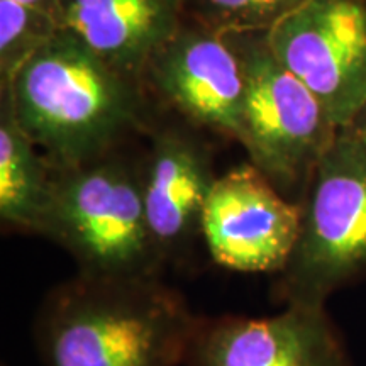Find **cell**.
I'll use <instances>...</instances> for the list:
<instances>
[{
    "label": "cell",
    "mask_w": 366,
    "mask_h": 366,
    "mask_svg": "<svg viewBox=\"0 0 366 366\" xmlns=\"http://www.w3.org/2000/svg\"><path fill=\"white\" fill-rule=\"evenodd\" d=\"M195 319L164 277L75 273L46 292L33 340L44 366H183Z\"/></svg>",
    "instance_id": "1"
},
{
    "label": "cell",
    "mask_w": 366,
    "mask_h": 366,
    "mask_svg": "<svg viewBox=\"0 0 366 366\" xmlns=\"http://www.w3.org/2000/svg\"><path fill=\"white\" fill-rule=\"evenodd\" d=\"M129 76L59 29L2 84L17 122L48 162L75 167L116 149L139 122Z\"/></svg>",
    "instance_id": "2"
},
{
    "label": "cell",
    "mask_w": 366,
    "mask_h": 366,
    "mask_svg": "<svg viewBox=\"0 0 366 366\" xmlns=\"http://www.w3.org/2000/svg\"><path fill=\"white\" fill-rule=\"evenodd\" d=\"M143 162L116 148L75 167H53L41 236L70 254L75 273L94 278L164 277L167 268L146 219Z\"/></svg>",
    "instance_id": "3"
},
{
    "label": "cell",
    "mask_w": 366,
    "mask_h": 366,
    "mask_svg": "<svg viewBox=\"0 0 366 366\" xmlns=\"http://www.w3.org/2000/svg\"><path fill=\"white\" fill-rule=\"evenodd\" d=\"M295 251L273 280L282 305H327L366 280V131L337 129L302 197Z\"/></svg>",
    "instance_id": "4"
},
{
    "label": "cell",
    "mask_w": 366,
    "mask_h": 366,
    "mask_svg": "<svg viewBox=\"0 0 366 366\" xmlns=\"http://www.w3.org/2000/svg\"><path fill=\"white\" fill-rule=\"evenodd\" d=\"M229 36L244 75L237 141L249 163L300 204L337 127L312 92L274 56L264 34Z\"/></svg>",
    "instance_id": "5"
},
{
    "label": "cell",
    "mask_w": 366,
    "mask_h": 366,
    "mask_svg": "<svg viewBox=\"0 0 366 366\" xmlns=\"http://www.w3.org/2000/svg\"><path fill=\"white\" fill-rule=\"evenodd\" d=\"M264 38L337 129L353 124L366 105V0H304Z\"/></svg>",
    "instance_id": "6"
},
{
    "label": "cell",
    "mask_w": 366,
    "mask_h": 366,
    "mask_svg": "<svg viewBox=\"0 0 366 366\" xmlns=\"http://www.w3.org/2000/svg\"><path fill=\"white\" fill-rule=\"evenodd\" d=\"M302 226V205L287 199L254 164L217 177L202 212V244L214 263L234 273L285 269Z\"/></svg>",
    "instance_id": "7"
},
{
    "label": "cell",
    "mask_w": 366,
    "mask_h": 366,
    "mask_svg": "<svg viewBox=\"0 0 366 366\" xmlns=\"http://www.w3.org/2000/svg\"><path fill=\"white\" fill-rule=\"evenodd\" d=\"M183 366H353L327 305H283L264 317L199 315Z\"/></svg>",
    "instance_id": "8"
},
{
    "label": "cell",
    "mask_w": 366,
    "mask_h": 366,
    "mask_svg": "<svg viewBox=\"0 0 366 366\" xmlns=\"http://www.w3.org/2000/svg\"><path fill=\"white\" fill-rule=\"evenodd\" d=\"M146 71L182 116L237 141L244 75L231 36L200 24H182L154 53Z\"/></svg>",
    "instance_id": "9"
},
{
    "label": "cell",
    "mask_w": 366,
    "mask_h": 366,
    "mask_svg": "<svg viewBox=\"0 0 366 366\" xmlns=\"http://www.w3.org/2000/svg\"><path fill=\"white\" fill-rule=\"evenodd\" d=\"M212 154L202 141L180 129L153 136L143 162L146 219L167 268H187L202 242V212L214 182Z\"/></svg>",
    "instance_id": "10"
},
{
    "label": "cell",
    "mask_w": 366,
    "mask_h": 366,
    "mask_svg": "<svg viewBox=\"0 0 366 366\" xmlns=\"http://www.w3.org/2000/svg\"><path fill=\"white\" fill-rule=\"evenodd\" d=\"M185 0H59V27L136 79L182 27Z\"/></svg>",
    "instance_id": "11"
},
{
    "label": "cell",
    "mask_w": 366,
    "mask_h": 366,
    "mask_svg": "<svg viewBox=\"0 0 366 366\" xmlns=\"http://www.w3.org/2000/svg\"><path fill=\"white\" fill-rule=\"evenodd\" d=\"M53 183V164L22 131L2 95L0 109V222L4 232L41 236Z\"/></svg>",
    "instance_id": "12"
},
{
    "label": "cell",
    "mask_w": 366,
    "mask_h": 366,
    "mask_svg": "<svg viewBox=\"0 0 366 366\" xmlns=\"http://www.w3.org/2000/svg\"><path fill=\"white\" fill-rule=\"evenodd\" d=\"M304 0H185L200 26L222 34H267Z\"/></svg>",
    "instance_id": "13"
},
{
    "label": "cell",
    "mask_w": 366,
    "mask_h": 366,
    "mask_svg": "<svg viewBox=\"0 0 366 366\" xmlns=\"http://www.w3.org/2000/svg\"><path fill=\"white\" fill-rule=\"evenodd\" d=\"M61 29L48 14L14 0H0V71L2 84L27 58Z\"/></svg>",
    "instance_id": "14"
},
{
    "label": "cell",
    "mask_w": 366,
    "mask_h": 366,
    "mask_svg": "<svg viewBox=\"0 0 366 366\" xmlns=\"http://www.w3.org/2000/svg\"><path fill=\"white\" fill-rule=\"evenodd\" d=\"M14 2H19L22 6L48 14V16L54 17L59 24V0H14Z\"/></svg>",
    "instance_id": "15"
},
{
    "label": "cell",
    "mask_w": 366,
    "mask_h": 366,
    "mask_svg": "<svg viewBox=\"0 0 366 366\" xmlns=\"http://www.w3.org/2000/svg\"><path fill=\"white\" fill-rule=\"evenodd\" d=\"M351 126H355V127H358V129L366 131V105L363 107V111L358 114V117L355 119V122Z\"/></svg>",
    "instance_id": "16"
}]
</instances>
